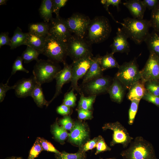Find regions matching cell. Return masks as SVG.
<instances>
[{"instance_id": "38", "label": "cell", "mask_w": 159, "mask_h": 159, "mask_svg": "<svg viewBox=\"0 0 159 159\" xmlns=\"http://www.w3.org/2000/svg\"><path fill=\"white\" fill-rule=\"evenodd\" d=\"M23 60L21 56L17 57L13 64L11 76L15 74L17 71H22L26 73L29 72V71L23 67L22 64Z\"/></svg>"}, {"instance_id": "21", "label": "cell", "mask_w": 159, "mask_h": 159, "mask_svg": "<svg viewBox=\"0 0 159 159\" xmlns=\"http://www.w3.org/2000/svg\"><path fill=\"white\" fill-rule=\"evenodd\" d=\"M45 42V37L29 32L24 45L31 47L42 54Z\"/></svg>"}, {"instance_id": "26", "label": "cell", "mask_w": 159, "mask_h": 159, "mask_svg": "<svg viewBox=\"0 0 159 159\" xmlns=\"http://www.w3.org/2000/svg\"><path fill=\"white\" fill-rule=\"evenodd\" d=\"M29 32L45 37L49 34V23L38 22L30 23L28 26Z\"/></svg>"}, {"instance_id": "47", "label": "cell", "mask_w": 159, "mask_h": 159, "mask_svg": "<svg viewBox=\"0 0 159 159\" xmlns=\"http://www.w3.org/2000/svg\"><path fill=\"white\" fill-rule=\"evenodd\" d=\"M59 123L66 130H71L73 124L70 117L68 115L64 117L59 120Z\"/></svg>"}, {"instance_id": "17", "label": "cell", "mask_w": 159, "mask_h": 159, "mask_svg": "<svg viewBox=\"0 0 159 159\" xmlns=\"http://www.w3.org/2000/svg\"><path fill=\"white\" fill-rule=\"evenodd\" d=\"M128 38L121 28H118L116 35L113 38V42L110 46L112 50L111 52L113 54L120 52L125 53L128 54L130 49Z\"/></svg>"}, {"instance_id": "24", "label": "cell", "mask_w": 159, "mask_h": 159, "mask_svg": "<svg viewBox=\"0 0 159 159\" xmlns=\"http://www.w3.org/2000/svg\"><path fill=\"white\" fill-rule=\"evenodd\" d=\"M39 11L40 17L44 21L49 23L53 18L52 16V0H42Z\"/></svg>"}, {"instance_id": "37", "label": "cell", "mask_w": 159, "mask_h": 159, "mask_svg": "<svg viewBox=\"0 0 159 159\" xmlns=\"http://www.w3.org/2000/svg\"><path fill=\"white\" fill-rule=\"evenodd\" d=\"M146 90L149 93L159 96V82L155 81H148L145 83Z\"/></svg>"}, {"instance_id": "19", "label": "cell", "mask_w": 159, "mask_h": 159, "mask_svg": "<svg viewBox=\"0 0 159 159\" xmlns=\"http://www.w3.org/2000/svg\"><path fill=\"white\" fill-rule=\"evenodd\" d=\"M123 4L128 9L133 18L138 19H143L144 13L146 8L141 0H126Z\"/></svg>"}, {"instance_id": "39", "label": "cell", "mask_w": 159, "mask_h": 159, "mask_svg": "<svg viewBox=\"0 0 159 159\" xmlns=\"http://www.w3.org/2000/svg\"><path fill=\"white\" fill-rule=\"evenodd\" d=\"M38 139L43 149V150L53 152L55 154H60L61 152L57 150L50 142L44 138L38 137Z\"/></svg>"}, {"instance_id": "2", "label": "cell", "mask_w": 159, "mask_h": 159, "mask_svg": "<svg viewBox=\"0 0 159 159\" xmlns=\"http://www.w3.org/2000/svg\"><path fill=\"white\" fill-rule=\"evenodd\" d=\"M122 159H156L152 144L142 136H137L129 147L120 153Z\"/></svg>"}, {"instance_id": "49", "label": "cell", "mask_w": 159, "mask_h": 159, "mask_svg": "<svg viewBox=\"0 0 159 159\" xmlns=\"http://www.w3.org/2000/svg\"><path fill=\"white\" fill-rule=\"evenodd\" d=\"M142 1L146 8L151 11L155 8L159 4L158 0H143Z\"/></svg>"}, {"instance_id": "35", "label": "cell", "mask_w": 159, "mask_h": 159, "mask_svg": "<svg viewBox=\"0 0 159 159\" xmlns=\"http://www.w3.org/2000/svg\"><path fill=\"white\" fill-rule=\"evenodd\" d=\"M74 90L72 89L69 92L64 95L63 104L69 107H73L76 105V96L74 93Z\"/></svg>"}, {"instance_id": "13", "label": "cell", "mask_w": 159, "mask_h": 159, "mask_svg": "<svg viewBox=\"0 0 159 159\" xmlns=\"http://www.w3.org/2000/svg\"><path fill=\"white\" fill-rule=\"evenodd\" d=\"M49 23V34L65 42L72 35L65 19L60 16L53 18Z\"/></svg>"}, {"instance_id": "5", "label": "cell", "mask_w": 159, "mask_h": 159, "mask_svg": "<svg viewBox=\"0 0 159 159\" xmlns=\"http://www.w3.org/2000/svg\"><path fill=\"white\" fill-rule=\"evenodd\" d=\"M61 69L57 62L49 59H40L34 66L33 73L37 83L42 85L51 82Z\"/></svg>"}, {"instance_id": "23", "label": "cell", "mask_w": 159, "mask_h": 159, "mask_svg": "<svg viewBox=\"0 0 159 159\" xmlns=\"http://www.w3.org/2000/svg\"><path fill=\"white\" fill-rule=\"evenodd\" d=\"M144 42L150 52L154 53L159 57V31L153 30Z\"/></svg>"}, {"instance_id": "51", "label": "cell", "mask_w": 159, "mask_h": 159, "mask_svg": "<svg viewBox=\"0 0 159 159\" xmlns=\"http://www.w3.org/2000/svg\"><path fill=\"white\" fill-rule=\"evenodd\" d=\"M4 159H24L21 157L11 156L7 157L5 158Z\"/></svg>"}, {"instance_id": "34", "label": "cell", "mask_w": 159, "mask_h": 159, "mask_svg": "<svg viewBox=\"0 0 159 159\" xmlns=\"http://www.w3.org/2000/svg\"><path fill=\"white\" fill-rule=\"evenodd\" d=\"M149 21L151 27L153 30L159 31V4L152 11Z\"/></svg>"}, {"instance_id": "10", "label": "cell", "mask_w": 159, "mask_h": 159, "mask_svg": "<svg viewBox=\"0 0 159 159\" xmlns=\"http://www.w3.org/2000/svg\"><path fill=\"white\" fill-rule=\"evenodd\" d=\"M111 82L108 77L103 76L92 80L82 84L80 87V92L89 96H97L107 92Z\"/></svg>"}, {"instance_id": "50", "label": "cell", "mask_w": 159, "mask_h": 159, "mask_svg": "<svg viewBox=\"0 0 159 159\" xmlns=\"http://www.w3.org/2000/svg\"><path fill=\"white\" fill-rule=\"evenodd\" d=\"M57 111L60 115H67L70 112V107L62 104L57 107Z\"/></svg>"}, {"instance_id": "16", "label": "cell", "mask_w": 159, "mask_h": 159, "mask_svg": "<svg viewBox=\"0 0 159 159\" xmlns=\"http://www.w3.org/2000/svg\"><path fill=\"white\" fill-rule=\"evenodd\" d=\"M63 64V68L57 74L55 77L56 82L55 92L52 99L49 102V104L62 93V89L63 85L71 82L72 64H69L66 62Z\"/></svg>"}, {"instance_id": "3", "label": "cell", "mask_w": 159, "mask_h": 159, "mask_svg": "<svg viewBox=\"0 0 159 159\" xmlns=\"http://www.w3.org/2000/svg\"><path fill=\"white\" fill-rule=\"evenodd\" d=\"M112 30L109 19L103 16H98L91 20L86 35L90 44L102 42L107 39Z\"/></svg>"}, {"instance_id": "11", "label": "cell", "mask_w": 159, "mask_h": 159, "mask_svg": "<svg viewBox=\"0 0 159 159\" xmlns=\"http://www.w3.org/2000/svg\"><path fill=\"white\" fill-rule=\"evenodd\" d=\"M93 55H90L73 62L72 77L71 87L72 89L80 93V87L78 85V80L83 78L91 65Z\"/></svg>"}, {"instance_id": "27", "label": "cell", "mask_w": 159, "mask_h": 159, "mask_svg": "<svg viewBox=\"0 0 159 159\" xmlns=\"http://www.w3.org/2000/svg\"><path fill=\"white\" fill-rule=\"evenodd\" d=\"M27 35L28 32H23L20 28L17 27L11 39L10 49H13L21 45H24Z\"/></svg>"}, {"instance_id": "33", "label": "cell", "mask_w": 159, "mask_h": 159, "mask_svg": "<svg viewBox=\"0 0 159 159\" xmlns=\"http://www.w3.org/2000/svg\"><path fill=\"white\" fill-rule=\"evenodd\" d=\"M140 100H134L131 101L128 111V123L129 125H132L134 122Z\"/></svg>"}, {"instance_id": "18", "label": "cell", "mask_w": 159, "mask_h": 159, "mask_svg": "<svg viewBox=\"0 0 159 159\" xmlns=\"http://www.w3.org/2000/svg\"><path fill=\"white\" fill-rule=\"evenodd\" d=\"M125 88L121 82L115 77L107 91L111 100L118 103H120L123 98Z\"/></svg>"}, {"instance_id": "1", "label": "cell", "mask_w": 159, "mask_h": 159, "mask_svg": "<svg viewBox=\"0 0 159 159\" xmlns=\"http://www.w3.org/2000/svg\"><path fill=\"white\" fill-rule=\"evenodd\" d=\"M117 23L122 26L121 28L127 37L135 44H140L144 42L150 33L151 27L149 20L127 17L123 19V22Z\"/></svg>"}, {"instance_id": "14", "label": "cell", "mask_w": 159, "mask_h": 159, "mask_svg": "<svg viewBox=\"0 0 159 159\" xmlns=\"http://www.w3.org/2000/svg\"><path fill=\"white\" fill-rule=\"evenodd\" d=\"M89 134L86 125L83 123L77 122L73 124L69 133L68 140L71 143L81 147L89 138Z\"/></svg>"}, {"instance_id": "52", "label": "cell", "mask_w": 159, "mask_h": 159, "mask_svg": "<svg viewBox=\"0 0 159 159\" xmlns=\"http://www.w3.org/2000/svg\"><path fill=\"white\" fill-rule=\"evenodd\" d=\"M7 0H0V5H6Z\"/></svg>"}, {"instance_id": "9", "label": "cell", "mask_w": 159, "mask_h": 159, "mask_svg": "<svg viewBox=\"0 0 159 159\" xmlns=\"http://www.w3.org/2000/svg\"><path fill=\"white\" fill-rule=\"evenodd\" d=\"M68 28L74 35L84 38L86 35L88 26L91 20L89 17L80 13L73 14L65 19Z\"/></svg>"}, {"instance_id": "22", "label": "cell", "mask_w": 159, "mask_h": 159, "mask_svg": "<svg viewBox=\"0 0 159 159\" xmlns=\"http://www.w3.org/2000/svg\"><path fill=\"white\" fill-rule=\"evenodd\" d=\"M146 91L145 83L140 80L134 84L129 89L127 98L131 101L134 100H140Z\"/></svg>"}, {"instance_id": "25", "label": "cell", "mask_w": 159, "mask_h": 159, "mask_svg": "<svg viewBox=\"0 0 159 159\" xmlns=\"http://www.w3.org/2000/svg\"><path fill=\"white\" fill-rule=\"evenodd\" d=\"M113 54L112 52H107L103 56H100L99 63L103 71L113 68H119L120 65L114 57Z\"/></svg>"}, {"instance_id": "48", "label": "cell", "mask_w": 159, "mask_h": 159, "mask_svg": "<svg viewBox=\"0 0 159 159\" xmlns=\"http://www.w3.org/2000/svg\"><path fill=\"white\" fill-rule=\"evenodd\" d=\"M9 33L8 32H2L0 34V48L4 45L10 46L11 39L9 36Z\"/></svg>"}, {"instance_id": "7", "label": "cell", "mask_w": 159, "mask_h": 159, "mask_svg": "<svg viewBox=\"0 0 159 159\" xmlns=\"http://www.w3.org/2000/svg\"><path fill=\"white\" fill-rule=\"evenodd\" d=\"M66 42L67 56L73 62L92 54L91 44L84 38L72 35Z\"/></svg>"}, {"instance_id": "53", "label": "cell", "mask_w": 159, "mask_h": 159, "mask_svg": "<svg viewBox=\"0 0 159 159\" xmlns=\"http://www.w3.org/2000/svg\"><path fill=\"white\" fill-rule=\"evenodd\" d=\"M115 159V158H108V159ZM100 159H102V158H100Z\"/></svg>"}, {"instance_id": "43", "label": "cell", "mask_w": 159, "mask_h": 159, "mask_svg": "<svg viewBox=\"0 0 159 159\" xmlns=\"http://www.w3.org/2000/svg\"><path fill=\"white\" fill-rule=\"evenodd\" d=\"M11 77L8 79L7 82L4 84L1 83L0 84V102H2L4 100L6 96V93L9 90L14 89V86H10L8 85L9 79Z\"/></svg>"}, {"instance_id": "36", "label": "cell", "mask_w": 159, "mask_h": 159, "mask_svg": "<svg viewBox=\"0 0 159 159\" xmlns=\"http://www.w3.org/2000/svg\"><path fill=\"white\" fill-rule=\"evenodd\" d=\"M42 150V146L37 138L29 151L27 159H34L37 158Z\"/></svg>"}, {"instance_id": "6", "label": "cell", "mask_w": 159, "mask_h": 159, "mask_svg": "<svg viewBox=\"0 0 159 159\" xmlns=\"http://www.w3.org/2000/svg\"><path fill=\"white\" fill-rule=\"evenodd\" d=\"M115 77L118 79L126 88L129 89L135 83L141 79L135 58L128 62H125L120 65Z\"/></svg>"}, {"instance_id": "4", "label": "cell", "mask_w": 159, "mask_h": 159, "mask_svg": "<svg viewBox=\"0 0 159 159\" xmlns=\"http://www.w3.org/2000/svg\"><path fill=\"white\" fill-rule=\"evenodd\" d=\"M42 54L50 60L64 64L67 56L66 42L49 34L45 38Z\"/></svg>"}, {"instance_id": "45", "label": "cell", "mask_w": 159, "mask_h": 159, "mask_svg": "<svg viewBox=\"0 0 159 159\" xmlns=\"http://www.w3.org/2000/svg\"><path fill=\"white\" fill-rule=\"evenodd\" d=\"M77 112L78 118L80 120L91 119L93 117L91 110L78 108Z\"/></svg>"}, {"instance_id": "30", "label": "cell", "mask_w": 159, "mask_h": 159, "mask_svg": "<svg viewBox=\"0 0 159 159\" xmlns=\"http://www.w3.org/2000/svg\"><path fill=\"white\" fill-rule=\"evenodd\" d=\"M80 93V97L78 103V108L91 110L97 96L92 95L86 97L82 93Z\"/></svg>"}, {"instance_id": "54", "label": "cell", "mask_w": 159, "mask_h": 159, "mask_svg": "<svg viewBox=\"0 0 159 159\" xmlns=\"http://www.w3.org/2000/svg\"><path fill=\"white\" fill-rule=\"evenodd\" d=\"M156 159H158L157 158Z\"/></svg>"}, {"instance_id": "20", "label": "cell", "mask_w": 159, "mask_h": 159, "mask_svg": "<svg viewBox=\"0 0 159 159\" xmlns=\"http://www.w3.org/2000/svg\"><path fill=\"white\" fill-rule=\"evenodd\" d=\"M99 54L93 57L91 63L87 72L83 77L82 84L103 76L102 70L99 61Z\"/></svg>"}, {"instance_id": "40", "label": "cell", "mask_w": 159, "mask_h": 159, "mask_svg": "<svg viewBox=\"0 0 159 159\" xmlns=\"http://www.w3.org/2000/svg\"><path fill=\"white\" fill-rule=\"evenodd\" d=\"M100 2L104 5V7L109 15L111 16L112 19L116 22L117 21L113 17L112 15L110 12L108 10L109 6L112 5L113 6L117 7V10H119V5L121 3V0H102Z\"/></svg>"}, {"instance_id": "44", "label": "cell", "mask_w": 159, "mask_h": 159, "mask_svg": "<svg viewBox=\"0 0 159 159\" xmlns=\"http://www.w3.org/2000/svg\"><path fill=\"white\" fill-rule=\"evenodd\" d=\"M99 138V136L87 142L81 147L80 150L85 153L89 150H92L95 148L96 146Z\"/></svg>"}, {"instance_id": "31", "label": "cell", "mask_w": 159, "mask_h": 159, "mask_svg": "<svg viewBox=\"0 0 159 159\" xmlns=\"http://www.w3.org/2000/svg\"><path fill=\"white\" fill-rule=\"evenodd\" d=\"M40 54V53L37 50L31 47L27 46L26 49L23 52L21 56L24 63H28L33 60L37 61L39 60L38 56Z\"/></svg>"}, {"instance_id": "32", "label": "cell", "mask_w": 159, "mask_h": 159, "mask_svg": "<svg viewBox=\"0 0 159 159\" xmlns=\"http://www.w3.org/2000/svg\"><path fill=\"white\" fill-rule=\"evenodd\" d=\"M55 155L56 159H85L86 157L85 153L80 150L74 153L63 151L60 154H55Z\"/></svg>"}, {"instance_id": "46", "label": "cell", "mask_w": 159, "mask_h": 159, "mask_svg": "<svg viewBox=\"0 0 159 159\" xmlns=\"http://www.w3.org/2000/svg\"><path fill=\"white\" fill-rule=\"evenodd\" d=\"M142 99L159 107V96H155L147 91Z\"/></svg>"}, {"instance_id": "12", "label": "cell", "mask_w": 159, "mask_h": 159, "mask_svg": "<svg viewBox=\"0 0 159 159\" xmlns=\"http://www.w3.org/2000/svg\"><path fill=\"white\" fill-rule=\"evenodd\" d=\"M141 80L145 83L151 81H159V57L150 52L148 58L142 69L140 71Z\"/></svg>"}, {"instance_id": "42", "label": "cell", "mask_w": 159, "mask_h": 159, "mask_svg": "<svg viewBox=\"0 0 159 159\" xmlns=\"http://www.w3.org/2000/svg\"><path fill=\"white\" fill-rule=\"evenodd\" d=\"M99 139L96 145V151L95 155L100 153L106 151H110L111 149L106 144L104 138L101 136H99Z\"/></svg>"}, {"instance_id": "29", "label": "cell", "mask_w": 159, "mask_h": 159, "mask_svg": "<svg viewBox=\"0 0 159 159\" xmlns=\"http://www.w3.org/2000/svg\"><path fill=\"white\" fill-rule=\"evenodd\" d=\"M51 132L55 139L61 143H63L68 137L69 134L62 126H60L57 123L52 127Z\"/></svg>"}, {"instance_id": "15", "label": "cell", "mask_w": 159, "mask_h": 159, "mask_svg": "<svg viewBox=\"0 0 159 159\" xmlns=\"http://www.w3.org/2000/svg\"><path fill=\"white\" fill-rule=\"evenodd\" d=\"M37 82L34 76L29 78H23L19 80L14 85L16 96L19 98L31 96Z\"/></svg>"}, {"instance_id": "28", "label": "cell", "mask_w": 159, "mask_h": 159, "mask_svg": "<svg viewBox=\"0 0 159 159\" xmlns=\"http://www.w3.org/2000/svg\"><path fill=\"white\" fill-rule=\"evenodd\" d=\"M31 97L39 107H42L44 105L48 106L49 105V102L45 99L41 85L40 84L37 83L32 93Z\"/></svg>"}, {"instance_id": "41", "label": "cell", "mask_w": 159, "mask_h": 159, "mask_svg": "<svg viewBox=\"0 0 159 159\" xmlns=\"http://www.w3.org/2000/svg\"><path fill=\"white\" fill-rule=\"evenodd\" d=\"M67 0H52V12L56 15V17H59V12L61 8L64 6L68 1Z\"/></svg>"}, {"instance_id": "8", "label": "cell", "mask_w": 159, "mask_h": 159, "mask_svg": "<svg viewBox=\"0 0 159 159\" xmlns=\"http://www.w3.org/2000/svg\"><path fill=\"white\" fill-rule=\"evenodd\" d=\"M102 128L103 130L110 129L113 131L112 139L110 143L111 146L119 144L125 148L134 139L130 135L126 129L118 121L106 123Z\"/></svg>"}]
</instances>
